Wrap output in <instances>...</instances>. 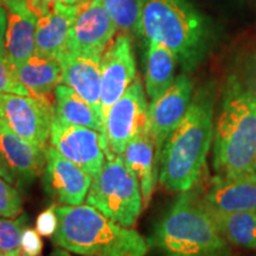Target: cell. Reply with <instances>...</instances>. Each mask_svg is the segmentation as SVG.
<instances>
[{
    "label": "cell",
    "mask_w": 256,
    "mask_h": 256,
    "mask_svg": "<svg viewBox=\"0 0 256 256\" xmlns=\"http://www.w3.org/2000/svg\"><path fill=\"white\" fill-rule=\"evenodd\" d=\"M62 2L63 0H28L26 6L32 14L40 18L55 11L57 6Z\"/></svg>",
    "instance_id": "obj_30"
},
{
    "label": "cell",
    "mask_w": 256,
    "mask_h": 256,
    "mask_svg": "<svg viewBox=\"0 0 256 256\" xmlns=\"http://www.w3.org/2000/svg\"><path fill=\"white\" fill-rule=\"evenodd\" d=\"M49 142L92 177L100 172L106 158L114 156L107 136L101 132L66 124L56 116L51 124Z\"/></svg>",
    "instance_id": "obj_8"
},
{
    "label": "cell",
    "mask_w": 256,
    "mask_h": 256,
    "mask_svg": "<svg viewBox=\"0 0 256 256\" xmlns=\"http://www.w3.org/2000/svg\"><path fill=\"white\" fill-rule=\"evenodd\" d=\"M148 104L140 78H136L124 95L112 106L106 120L110 148L114 156H122L128 144L147 130Z\"/></svg>",
    "instance_id": "obj_9"
},
{
    "label": "cell",
    "mask_w": 256,
    "mask_h": 256,
    "mask_svg": "<svg viewBox=\"0 0 256 256\" xmlns=\"http://www.w3.org/2000/svg\"><path fill=\"white\" fill-rule=\"evenodd\" d=\"M101 110L106 130L108 112L136 78V64L130 34H120L101 56ZM107 134V133H106Z\"/></svg>",
    "instance_id": "obj_10"
},
{
    "label": "cell",
    "mask_w": 256,
    "mask_h": 256,
    "mask_svg": "<svg viewBox=\"0 0 256 256\" xmlns=\"http://www.w3.org/2000/svg\"><path fill=\"white\" fill-rule=\"evenodd\" d=\"M210 212L230 246L256 250V211Z\"/></svg>",
    "instance_id": "obj_23"
},
{
    "label": "cell",
    "mask_w": 256,
    "mask_h": 256,
    "mask_svg": "<svg viewBox=\"0 0 256 256\" xmlns=\"http://www.w3.org/2000/svg\"><path fill=\"white\" fill-rule=\"evenodd\" d=\"M147 243L162 256H232L212 214L192 188L179 194Z\"/></svg>",
    "instance_id": "obj_3"
},
{
    "label": "cell",
    "mask_w": 256,
    "mask_h": 256,
    "mask_svg": "<svg viewBox=\"0 0 256 256\" xmlns=\"http://www.w3.org/2000/svg\"><path fill=\"white\" fill-rule=\"evenodd\" d=\"M0 94L34 96L17 78L14 66L6 56L4 44H0Z\"/></svg>",
    "instance_id": "obj_26"
},
{
    "label": "cell",
    "mask_w": 256,
    "mask_h": 256,
    "mask_svg": "<svg viewBox=\"0 0 256 256\" xmlns=\"http://www.w3.org/2000/svg\"><path fill=\"white\" fill-rule=\"evenodd\" d=\"M54 242L81 256H145L148 243L136 230L106 217L92 206H56Z\"/></svg>",
    "instance_id": "obj_4"
},
{
    "label": "cell",
    "mask_w": 256,
    "mask_h": 256,
    "mask_svg": "<svg viewBox=\"0 0 256 256\" xmlns=\"http://www.w3.org/2000/svg\"><path fill=\"white\" fill-rule=\"evenodd\" d=\"M55 114L57 119L64 122L92 128L107 136L101 118L94 108L78 92L63 83L55 89Z\"/></svg>",
    "instance_id": "obj_22"
},
{
    "label": "cell",
    "mask_w": 256,
    "mask_h": 256,
    "mask_svg": "<svg viewBox=\"0 0 256 256\" xmlns=\"http://www.w3.org/2000/svg\"><path fill=\"white\" fill-rule=\"evenodd\" d=\"M104 4L118 31L142 36V0H104Z\"/></svg>",
    "instance_id": "obj_24"
},
{
    "label": "cell",
    "mask_w": 256,
    "mask_h": 256,
    "mask_svg": "<svg viewBox=\"0 0 256 256\" xmlns=\"http://www.w3.org/2000/svg\"><path fill=\"white\" fill-rule=\"evenodd\" d=\"M252 90L255 92L256 94V55L252 57Z\"/></svg>",
    "instance_id": "obj_34"
},
{
    "label": "cell",
    "mask_w": 256,
    "mask_h": 256,
    "mask_svg": "<svg viewBox=\"0 0 256 256\" xmlns=\"http://www.w3.org/2000/svg\"><path fill=\"white\" fill-rule=\"evenodd\" d=\"M210 211H256V174L234 178L217 177L202 196Z\"/></svg>",
    "instance_id": "obj_16"
},
{
    "label": "cell",
    "mask_w": 256,
    "mask_h": 256,
    "mask_svg": "<svg viewBox=\"0 0 256 256\" xmlns=\"http://www.w3.org/2000/svg\"><path fill=\"white\" fill-rule=\"evenodd\" d=\"M36 25L37 17L28 6L8 8L4 48L8 60L14 68L36 51Z\"/></svg>",
    "instance_id": "obj_19"
},
{
    "label": "cell",
    "mask_w": 256,
    "mask_h": 256,
    "mask_svg": "<svg viewBox=\"0 0 256 256\" xmlns=\"http://www.w3.org/2000/svg\"><path fill=\"white\" fill-rule=\"evenodd\" d=\"M28 2V0H0V4L4 5L6 8H14L26 6Z\"/></svg>",
    "instance_id": "obj_33"
},
{
    "label": "cell",
    "mask_w": 256,
    "mask_h": 256,
    "mask_svg": "<svg viewBox=\"0 0 256 256\" xmlns=\"http://www.w3.org/2000/svg\"><path fill=\"white\" fill-rule=\"evenodd\" d=\"M2 127H4V124H2V118H0V130H2Z\"/></svg>",
    "instance_id": "obj_38"
},
{
    "label": "cell",
    "mask_w": 256,
    "mask_h": 256,
    "mask_svg": "<svg viewBox=\"0 0 256 256\" xmlns=\"http://www.w3.org/2000/svg\"><path fill=\"white\" fill-rule=\"evenodd\" d=\"M83 0H63L64 4L66 5H76V4H80V2H82Z\"/></svg>",
    "instance_id": "obj_36"
},
{
    "label": "cell",
    "mask_w": 256,
    "mask_h": 256,
    "mask_svg": "<svg viewBox=\"0 0 256 256\" xmlns=\"http://www.w3.org/2000/svg\"><path fill=\"white\" fill-rule=\"evenodd\" d=\"M87 203L120 226L130 228L136 224L144 209L142 190L122 156L106 158L100 172L92 177Z\"/></svg>",
    "instance_id": "obj_6"
},
{
    "label": "cell",
    "mask_w": 256,
    "mask_h": 256,
    "mask_svg": "<svg viewBox=\"0 0 256 256\" xmlns=\"http://www.w3.org/2000/svg\"><path fill=\"white\" fill-rule=\"evenodd\" d=\"M52 98L0 94V118L12 132L46 150L55 120Z\"/></svg>",
    "instance_id": "obj_7"
},
{
    "label": "cell",
    "mask_w": 256,
    "mask_h": 256,
    "mask_svg": "<svg viewBox=\"0 0 256 256\" xmlns=\"http://www.w3.org/2000/svg\"><path fill=\"white\" fill-rule=\"evenodd\" d=\"M194 98V84L182 74L168 90L151 101L147 116V132L153 139L160 159L162 146L174 128L183 120Z\"/></svg>",
    "instance_id": "obj_12"
},
{
    "label": "cell",
    "mask_w": 256,
    "mask_h": 256,
    "mask_svg": "<svg viewBox=\"0 0 256 256\" xmlns=\"http://www.w3.org/2000/svg\"><path fill=\"white\" fill-rule=\"evenodd\" d=\"M57 226H58V218L56 215V206H51L44 210L36 220V230L40 235L51 238L55 235Z\"/></svg>",
    "instance_id": "obj_28"
},
{
    "label": "cell",
    "mask_w": 256,
    "mask_h": 256,
    "mask_svg": "<svg viewBox=\"0 0 256 256\" xmlns=\"http://www.w3.org/2000/svg\"><path fill=\"white\" fill-rule=\"evenodd\" d=\"M58 60L62 66L63 84L78 92L94 108L98 116L102 118L101 56L80 55L66 51Z\"/></svg>",
    "instance_id": "obj_15"
},
{
    "label": "cell",
    "mask_w": 256,
    "mask_h": 256,
    "mask_svg": "<svg viewBox=\"0 0 256 256\" xmlns=\"http://www.w3.org/2000/svg\"><path fill=\"white\" fill-rule=\"evenodd\" d=\"M146 55L145 92L150 100H154L168 90L174 82L178 60L168 48L150 40Z\"/></svg>",
    "instance_id": "obj_21"
},
{
    "label": "cell",
    "mask_w": 256,
    "mask_h": 256,
    "mask_svg": "<svg viewBox=\"0 0 256 256\" xmlns=\"http://www.w3.org/2000/svg\"><path fill=\"white\" fill-rule=\"evenodd\" d=\"M46 150L28 142L6 126L0 130V154L17 184H30L44 174Z\"/></svg>",
    "instance_id": "obj_14"
},
{
    "label": "cell",
    "mask_w": 256,
    "mask_h": 256,
    "mask_svg": "<svg viewBox=\"0 0 256 256\" xmlns=\"http://www.w3.org/2000/svg\"><path fill=\"white\" fill-rule=\"evenodd\" d=\"M20 250L26 256H40L43 252V242L37 230L24 228L22 234Z\"/></svg>",
    "instance_id": "obj_29"
},
{
    "label": "cell",
    "mask_w": 256,
    "mask_h": 256,
    "mask_svg": "<svg viewBox=\"0 0 256 256\" xmlns=\"http://www.w3.org/2000/svg\"><path fill=\"white\" fill-rule=\"evenodd\" d=\"M116 32L118 28L106 10L104 0H83L69 31L66 51L102 56Z\"/></svg>",
    "instance_id": "obj_11"
},
{
    "label": "cell",
    "mask_w": 256,
    "mask_h": 256,
    "mask_svg": "<svg viewBox=\"0 0 256 256\" xmlns=\"http://www.w3.org/2000/svg\"><path fill=\"white\" fill-rule=\"evenodd\" d=\"M214 168L223 178L256 174V94L235 75L224 86L214 134Z\"/></svg>",
    "instance_id": "obj_2"
},
{
    "label": "cell",
    "mask_w": 256,
    "mask_h": 256,
    "mask_svg": "<svg viewBox=\"0 0 256 256\" xmlns=\"http://www.w3.org/2000/svg\"><path fill=\"white\" fill-rule=\"evenodd\" d=\"M122 156L127 168L140 185L144 209L148 206L159 178V158L153 139L144 130L128 144Z\"/></svg>",
    "instance_id": "obj_17"
},
{
    "label": "cell",
    "mask_w": 256,
    "mask_h": 256,
    "mask_svg": "<svg viewBox=\"0 0 256 256\" xmlns=\"http://www.w3.org/2000/svg\"><path fill=\"white\" fill-rule=\"evenodd\" d=\"M0 256H5L4 254H2V252H0Z\"/></svg>",
    "instance_id": "obj_39"
},
{
    "label": "cell",
    "mask_w": 256,
    "mask_h": 256,
    "mask_svg": "<svg viewBox=\"0 0 256 256\" xmlns=\"http://www.w3.org/2000/svg\"><path fill=\"white\" fill-rule=\"evenodd\" d=\"M6 22H8V8L0 4V44H4Z\"/></svg>",
    "instance_id": "obj_31"
},
{
    "label": "cell",
    "mask_w": 256,
    "mask_h": 256,
    "mask_svg": "<svg viewBox=\"0 0 256 256\" xmlns=\"http://www.w3.org/2000/svg\"><path fill=\"white\" fill-rule=\"evenodd\" d=\"M78 10L80 4L66 5L62 2L54 12L37 18L34 52L60 60L66 51L69 31L75 22Z\"/></svg>",
    "instance_id": "obj_18"
},
{
    "label": "cell",
    "mask_w": 256,
    "mask_h": 256,
    "mask_svg": "<svg viewBox=\"0 0 256 256\" xmlns=\"http://www.w3.org/2000/svg\"><path fill=\"white\" fill-rule=\"evenodd\" d=\"M215 134L214 94L200 89L168 138L159 159V183L166 191L184 192L196 186L206 168Z\"/></svg>",
    "instance_id": "obj_1"
},
{
    "label": "cell",
    "mask_w": 256,
    "mask_h": 256,
    "mask_svg": "<svg viewBox=\"0 0 256 256\" xmlns=\"http://www.w3.org/2000/svg\"><path fill=\"white\" fill-rule=\"evenodd\" d=\"M48 256H72V252H70L66 250V249L60 247V248L55 249V250L51 252Z\"/></svg>",
    "instance_id": "obj_35"
},
{
    "label": "cell",
    "mask_w": 256,
    "mask_h": 256,
    "mask_svg": "<svg viewBox=\"0 0 256 256\" xmlns=\"http://www.w3.org/2000/svg\"><path fill=\"white\" fill-rule=\"evenodd\" d=\"M24 224V216L18 220H10L5 217L0 218V252L8 256L20 250Z\"/></svg>",
    "instance_id": "obj_25"
},
{
    "label": "cell",
    "mask_w": 256,
    "mask_h": 256,
    "mask_svg": "<svg viewBox=\"0 0 256 256\" xmlns=\"http://www.w3.org/2000/svg\"><path fill=\"white\" fill-rule=\"evenodd\" d=\"M142 31L168 48L188 72L204 58L210 42L208 20L188 0H142Z\"/></svg>",
    "instance_id": "obj_5"
},
{
    "label": "cell",
    "mask_w": 256,
    "mask_h": 256,
    "mask_svg": "<svg viewBox=\"0 0 256 256\" xmlns=\"http://www.w3.org/2000/svg\"><path fill=\"white\" fill-rule=\"evenodd\" d=\"M14 69L19 81L32 95L38 98H51L57 86L62 83V66L60 60L37 52Z\"/></svg>",
    "instance_id": "obj_20"
},
{
    "label": "cell",
    "mask_w": 256,
    "mask_h": 256,
    "mask_svg": "<svg viewBox=\"0 0 256 256\" xmlns=\"http://www.w3.org/2000/svg\"><path fill=\"white\" fill-rule=\"evenodd\" d=\"M0 177L6 179V180L8 182V183L11 184H16V179L14 177V174H11V171H10L8 165H6V162H4V159H2V154H0Z\"/></svg>",
    "instance_id": "obj_32"
},
{
    "label": "cell",
    "mask_w": 256,
    "mask_h": 256,
    "mask_svg": "<svg viewBox=\"0 0 256 256\" xmlns=\"http://www.w3.org/2000/svg\"><path fill=\"white\" fill-rule=\"evenodd\" d=\"M44 188L57 203L66 206H81L90 188L92 177L80 168L54 146L46 150Z\"/></svg>",
    "instance_id": "obj_13"
},
{
    "label": "cell",
    "mask_w": 256,
    "mask_h": 256,
    "mask_svg": "<svg viewBox=\"0 0 256 256\" xmlns=\"http://www.w3.org/2000/svg\"><path fill=\"white\" fill-rule=\"evenodd\" d=\"M23 211L20 194L11 183L0 177V217L16 218Z\"/></svg>",
    "instance_id": "obj_27"
},
{
    "label": "cell",
    "mask_w": 256,
    "mask_h": 256,
    "mask_svg": "<svg viewBox=\"0 0 256 256\" xmlns=\"http://www.w3.org/2000/svg\"><path fill=\"white\" fill-rule=\"evenodd\" d=\"M8 256H26V255H25L22 250H19V252H14V254H11V255H8Z\"/></svg>",
    "instance_id": "obj_37"
}]
</instances>
